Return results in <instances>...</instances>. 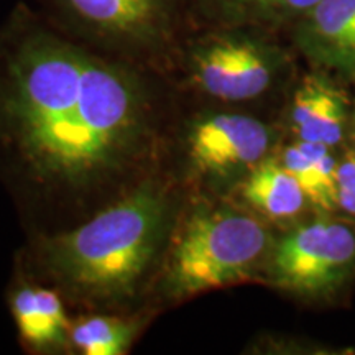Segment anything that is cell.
<instances>
[{"label": "cell", "instance_id": "obj_10", "mask_svg": "<svg viewBox=\"0 0 355 355\" xmlns=\"http://www.w3.org/2000/svg\"><path fill=\"white\" fill-rule=\"evenodd\" d=\"M8 304L21 343L35 350L63 347L69 339V322L64 306L55 291L46 288L17 285Z\"/></svg>", "mask_w": 355, "mask_h": 355}, {"label": "cell", "instance_id": "obj_14", "mask_svg": "<svg viewBox=\"0 0 355 355\" xmlns=\"http://www.w3.org/2000/svg\"><path fill=\"white\" fill-rule=\"evenodd\" d=\"M135 336V326L119 318H87L71 329L69 339L86 355L123 354Z\"/></svg>", "mask_w": 355, "mask_h": 355}, {"label": "cell", "instance_id": "obj_15", "mask_svg": "<svg viewBox=\"0 0 355 355\" xmlns=\"http://www.w3.org/2000/svg\"><path fill=\"white\" fill-rule=\"evenodd\" d=\"M337 214L355 222V148H350L337 159L336 170Z\"/></svg>", "mask_w": 355, "mask_h": 355}, {"label": "cell", "instance_id": "obj_11", "mask_svg": "<svg viewBox=\"0 0 355 355\" xmlns=\"http://www.w3.org/2000/svg\"><path fill=\"white\" fill-rule=\"evenodd\" d=\"M239 193L248 207L272 220H296L313 207L298 180L272 157L242 178Z\"/></svg>", "mask_w": 355, "mask_h": 355}, {"label": "cell", "instance_id": "obj_4", "mask_svg": "<svg viewBox=\"0 0 355 355\" xmlns=\"http://www.w3.org/2000/svg\"><path fill=\"white\" fill-rule=\"evenodd\" d=\"M270 283L309 303H331L355 282V222L322 214L275 239L265 263Z\"/></svg>", "mask_w": 355, "mask_h": 355}, {"label": "cell", "instance_id": "obj_9", "mask_svg": "<svg viewBox=\"0 0 355 355\" xmlns=\"http://www.w3.org/2000/svg\"><path fill=\"white\" fill-rule=\"evenodd\" d=\"M352 101L334 76L313 69L293 92L288 125L296 140L337 150L350 139Z\"/></svg>", "mask_w": 355, "mask_h": 355}, {"label": "cell", "instance_id": "obj_12", "mask_svg": "<svg viewBox=\"0 0 355 355\" xmlns=\"http://www.w3.org/2000/svg\"><path fill=\"white\" fill-rule=\"evenodd\" d=\"M318 0H193L211 26H247L265 32L290 30Z\"/></svg>", "mask_w": 355, "mask_h": 355}, {"label": "cell", "instance_id": "obj_13", "mask_svg": "<svg viewBox=\"0 0 355 355\" xmlns=\"http://www.w3.org/2000/svg\"><path fill=\"white\" fill-rule=\"evenodd\" d=\"M336 150L321 144L295 140L285 146L279 163L298 180L313 209L337 214L336 204Z\"/></svg>", "mask_w": 355, "mask_h": 355}, {"label": "cell", "instance_id": "obj_6", "mask_svg": "<svg viewBox=\"0 0 355 355\" xmlns=\"http://www.w3.org/2000/svg\"><path fill=\"white\" fill-rule=\"evenodd\" d=\"M86 42L127 55H159L175 43L193 0H38Z\"/></svg>", "mask_w": 355, "mask_h": 355}, {"label": "cell", "instance_id": "obj_16", "mask_svg": "<svg viewBox=\"0 0 355 355\" xmlns=\"http://www.w3.org/2000/svg\"><path fill=\"white\" fill-rule=\"evenodd\" d=\"M350 139H352L354 148H355V96L352 99V123H350Z\"/></svg>", "mask_w": 355, "mask_h": 355}, {"label": "cell", "instance_id": "obj_7", "mask_svg": "<svg viewBox=\"0 0 355 355\" xmlns=\"http://www.w3.org/2000/svg\"><path fill=\"white\" fill-rule=\"evenodd\" d=\"M275 140L268 123L245 114H214L189 133L194 165L216 178L247 176L270 157Z\"/></svg>", "mask_w": 355, "mask_h": 355}, {"label": "cell", "instance_id": "obj_2", "mask_svg": "<svg viewBox=\"0 0 355 355\" xmlns=\"http://www.w3.org/2000/svg\"><path fill=\"white\" fill-rule=\"evenodd\" d=\"M166 220L165 194L145 186L86 224L44 242L43 260L86 298H127L157 254Z\"/></svg>", "mask_w": 355, "mask_h": 355}, {"label": "cell", "instance_id": "obj_8", "mask_svg": "<svg viewBox=\"0 0 355 355\" xmlns=\"http://www.w3.org/2000/svg\"><path fill=\"white\" fill-rule=\"evenodd\" d=\"M288 32L313 69L355 84V0H318Z\"/></svg>", "mask_w": 355, "mask_h": 355}, {"label": "cell", "instance_id": "obj_5", "mask_svg": "<svg viewBox=\"0 0 355 355\" xmlns=\"http://www.w3.org/2000/svg\"><path fill=\"white\" fill-rule=\"evenodd\" d=\"M191 79L225 102L254 101L290 76L293 56L272 32L247 26H211L186 50Z\"/></svg>", "mask_w": 355, "mask_h": 355}, {"label": "cell", "instance_id": "obj_1", "mask_svg": "<svg viewBox=\"0 0 355 355\" xmlns=\"http://www.w3.org/2000/svg\"><path fill=\"white\" fill-rule=\"evenodd\" d=\"M135 71L19 7L0 28V171L86 188L121 171L146 132Z\"/></svg>", "mask_w": 355, "mask_h": 355}, {"label": "cell", "instance_id": "obj_3", "mask_svg": "<svg viewBox=\"0 0 355 355\" xmlns=\"http://www.w3.org/2000/svg\"><path fill=\"white\" fill-rule=\"evenodd\" d=\"M275 239L252 212L204 207L191 214L175 243L168 288L175 296L235 285L265 268Z\"/></svg>", "mask_w": 355, "mask_h": 355}]
</instances>
